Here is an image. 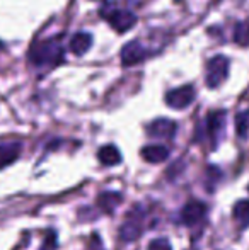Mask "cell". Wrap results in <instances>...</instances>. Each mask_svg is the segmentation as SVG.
Instances as JSON below:
<instances>
[{"instance_id":"cell-4","label":"cell","mask_w":249,"mask_h":250,"mask_svg":"<svg viewBox=\"0 0 249 250\" xmlns=\"http://www.w3.org/2000/svg\"><path fill=\"white\" fill-rule=\"evenodd\" d=\"M103 17L110 22V26L113 27V29H116L120 34L130 31L136 24L135 14L130 12V10H125V9H111V10H108V12L104 10Z\"/></svg>"},{"instance_id":"cell-2","label":"cell","mask_w":249,"mask_h":250,"mask_svg":"<svg viewBox=\"0 0 249 250\" xmlns=\"http://www.w3.org/2000/svg\"><path fill=\"white\" fill-rule=\"evenodd\" d=\"M143 231V209L142 206H135L126 214L123 225L120 228V238L123 242H135Z\"/></svg>"},{"instance_id":"cell-11","label":"cell","mask_w":249,"mask_h":250,"mask_svg":"<svg viewBox=\"0 0 249 250\" xmlns=\"http://www.w3.org/2000/svg\"><path fill=\"white\" fill-rule=\"evenodd\" d=\"M91 46H92V36H91L89 33H77L75 36L70 40V44H68L70 51L75 56L86 55V53L91 50Z\"/></svg>"},{"instance_id":"cell-8","label":"cell","mask_w":249,"mask_h":250,"mask_svg":"<svg viewBox=\"0 0 249 250\" xmlns=\"http://www.w3.org/2000/svg\"><path fill=\"white\" fill-rule=\"evenodd\" d=\"M176 123L171 121V119H166V118H159L156 121H152L149 126H147V135L152 136V138H174L176 135Z\"/></svg>"},{"instance_id":"cell-5","label":"cell","mask_w":249,"mask_h":250,"mask_svg":"<svg viewBox=\"0 0 249 250\" xmlns=\"http://www.w3.org/2000/svg\"><path fill=\"white\" fill-rule=\"evenodd\" d=\"M224 131H226V111L210 112L206 118V135H208L213 148H217Z\"/></svg>"},{"instance_id":"cell-1","label":"cell","mask_w":249,"mask_h":250,"mask_svg":"<svg viewBox=\"0 0 249 250\" xmlns=\"http://www.w3.org/2000/svg\"><path fill=\"white\" fill-rule=\"evenodd\" d=\"M29 62L36 68H55L63 62V46L60 38L38 41L29 50Z\"/></svg>"},{"instance_id":"cell-3","label":"cell","mask_w":249,"mask_h":250,"mask_svg":"<svg viewBox=\"0 0 249 250\" xmlns=\"http://www.w3.org/2000/svg\"><path fill=\"white\" fill-rule=\"evenodd\" d=\"M229 75V60L222 55L213 56L208 62L206 66V75H205V82L210 89H217L224 80Z\"/></svg>"},{"instance_id":"cell-14","label":"cell","mask_w":249,"mask_h":250,"mask_svg":"<svg viewBox=\"0 0 249 250\" xmlns=\"http://www.w3.org/2000/svg\"><path fill=\"white\" fill-rule=\"evenodd\" d=\"M97 158H99V162L103 165L111 167V165L120 164V162H121V153L114 145H106V146H103V148H99V151H97Z\"/></svg>"},{"instance_id":"cell-17","label":"cell","mask_w":249,"mask_h":250,"mask_svg":"<svg viewBox=\"0 0 249 250\" xmlns=\"http://www.w3.org/2000/svg\"><path fill=\"white\" fill-rule=\"evenodd\" d=\"M249 131V109L236 116V133L241 138H246Z\"/></svg>"},{"instance_id":"cell-7","label":"cell","mask_w":249,"mask_h":250,"mask_svg":"<svg viewBox=\"0 0 249 250\" xmlns=\"http://www.w3.org/2000/svg\"><path fill=\"white\" fill-rule=\"evenodd\" d=\"M149 51L145 50V46H142V43L138 41H132V43L125 44L123 50H121V65L123 66H133L138 65L140 62L147 58Z\"/></svg>"},{"instance_id":"cell-15","label":"cell","mask_w":249,"mask_h":250,"mask_svg":"<svg viewBox=\"0 0 249 250\" xmlns=\"http://www.w3.org/2000/svg\"><path fill=\"white\" fill-rule=\"evenodd\" d=\"M234 220L239 225L241 230H246L249 227V201L243 199L234 206Z\"/></svg>"},{"instance_id":"cell-20","label":"cell","mask_w":249,"mask_h":250,"mask_svg":"<svg viewBox=\"0 0 249 250\" xmlns=\"http://www.w3.org/2000/svg\"><path fill=\"white\" fill-rule=\"evenodd\" d=\"M87 250H104L103 244H101V240L97 238V235H92V240H91L89 247H87Z\"/></svg>"},{"instance_id":"cell-10","label":"cell","mask_w":249,"mask_h":250,"mask_svg":"<svg viewBox=\"0 0 249 250\" xmlns=\"http://www.w3.org/2000/svg\"><path fill=\"white\" fill-rule=\"evenodd\" d=\"M21 155L19 142H5L0 143V168H5L7 165L14 164Z\"/></svg>"},{"instance_id":"cell-9","label":"cell","mask_w":249,"mask_h":250,"mask_svg":"<svg viewBox=\"0 0 249 250\" xmlns=\"http://www.w3.org/2000/svg\"><path fill=\"white\" fill-rule=\"evenodd\" d=\"M205 216H206V204L200 203V201H191L181 211V221L186 227H195L200 221H203Z\"/></svg>"},{"instance_id":"cell-19","label":"cell","mask_w":249,"mask_h":250,"mask_svg":"<svg viewBox=\"0 0 249 250\" xmlns=\"http://www.w3.org/2000/svg\"><path fill=\"white\" fill-rule=\"evenodd\" d=\"M147 250H171V244L167 242V238H156L150 242Z\"/></svg>"},{"instance_id":"cell-18","label":"cell","mask_w":249,"mask_h":250,"mask_svg":"<svg viewBox=\"0 0 249 250\" xmlns=\"http://www.w3.org/2000/svg\"><path fill=\"white\" fill-rule=\"evenodd\" d=\"M222 179V172L219 170L217 167H210L208 170H206V189L208 191H213V188H215L217 182Z\"/></svg>"},{"instance_id":"cell-12","label":"cell","mask_w":249,"mask_h":250,"mask_svg":"<svg viewBox=\"0 0 249 250\" xmlns=\"http://www.w3.org/2000/svg\"><path fill=\"white\" fill-rule=\"evenodd\" d=\"M142 157L149 164H160V162L167 160L169 157V148L164 145H147L142 148Z\"/></svg>"},{"instance_id":"cell-13","label":"cell","mask_w":249,"mask_h":250,"mask_svg":"<svg viewBox=\"0 0 249 250\" xmlns=\"http://www.w3.org/2000/svg\"><path fill=\"white\" fill-rule=\"evenodd\" d=\"M123 201V196L120 192H113V191H106L97 198V206L101 208V211L111 214Z\"/></svg>"},{"instance_id":"cell-6","label":"cell","mask_w":249,"mask_h":250,"mask_svg":"<svg viewBox=\"0 0 249 250\" xmlns=\"http://www.w3.org/2000/svg\"><path fill=\"white\" fill-rule=\"evenodd\" d=\"M195 101V89L191 85H183L166 94V104L173 109H184Z\"/></svg>"},{"instance_id":"cell-16","label":"cell","mask_w":249,"mask_h":250,"mask_svg":"<svg viewBox=\"0 0 249 250\" xmlns=\"http://www.w3.org/2000/svg\"><path fill=\"white\" fill-rule=\"evenodd\" d=\"M234 41H236V44H239V46H244V48L249 46V19L241 21L236 26V29H234Z\"/></svg>"}]
</instances>
